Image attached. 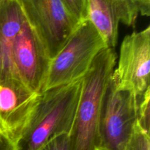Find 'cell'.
Listing matches in <instances>:
<instances>
[{"mask_svg":"<svg viewBox=\"0 0 150 150\" xmlns=\"http://www.w3.org/2000/svg\"><path fill=\"white\" fill-rule=\"evenodd\" d=\"M82 79L51 88L40 94L24 134L18 143V150H40L59 135H70L76 118Z\"/></svg>","mask_w":150,"mask_h":150,"instance_id":"1","label":"cell"},{"mask_svg":"<svg viewBox=\"0 0 150 150\" xmlns=\"http://www.w3.org/2000/svg\"><path fill=\"white\" fill-rule=\"evenodd\" d=\"M117 59L114 48L106 47L97 55L82 79L80 100L70 135V150H98L100 148L101 104Z\"/></svg>","mask_w":150,"mask_h":150,"instance_id":"2","label":"cell"},{"mask_svg":"<svg viewBox=\"0 0 150 150\" xmlns=\"http://www.w3.org/2000/svg\"><path fill=\"white\" fill-rule=\"evenodd\" d=\"M106 48L89 20L81 22L61 51L51 59L43 91L83 79L98 54Z\"/></svg>","mask_w":150,"mask_h":150,"instance_id":"3","label":"cell"},{"mask_svg":"<svg viewBox=\"0 0 150 150\" xmlns=\"http://www.w3.org/2000/svg\"><path fill=\"white\" fill-rule=\"evenodd\" d=\"M138 106L139 98L135 92L117 86L110 78L101 104L99 123L100 148L123 149L137 121Z\"/></svg>","mask_w":150,"mask_h":150,"instance_id":"4","label":"cell"},{"mask_svg":"<svg viewBox=\"0 0 150 150\" xmlns=\"http://www.w3.org/2000/svg\"><path fill=\"white\" fill-rule=\"evenodd\" d=\"M28 23L54 59L80 22L62 0H18Z\"/></svg>","mask_w":150,"mask_h":150,"instance_id":"5","label":"cell"},{"mask_svg":"<svg viewBox=\"0 0 150 150\" xmlns=\"http://www.w3.org/2000/svg\"><path fill=\"white\" fill-rule=\"evenodd\" d=\"M150 26L125 36L120 48L117 67L111 79L141 98L149 86Z\"/></svg>","mask_w":150,"mask_h":150,"instance_id":"6","label":"cell"},{"mask_svg":"<svg viewBox=\"0 0 150 150\" xmlns=\"http://www.w3.org/2000/svg\"><path fill=\"white\" fill-rule=\"evenodd\" d=\"M51 62L46 48L26 18L13 44V63L16 76L29 89L42 93Z\"/></svg>","mask_w":150,"mask_h":150,"instance_id":"7","label":"cell"},{"mask_svg":"<svg viewBox=\"0 0 150 150\" xmlns=\"http://www.w3.org/2000/svg\"><path fill=\"white\" fill-rule=\"evenodd\" d=\"M40 94L18 79L0 81V130L17 145L26 131Z\"/></svg>","mask_w":150,"mask_h":150,"instance_id":"8","label":"cell"},{"mask_svg":"<svg viewBox=\"0 0 150 150\" xmlns=\"http://www.w3.org/2000/svg\"><path fill=\"white\" fill-rule=\"evenodd\" d=\"M87 19L103 39L106 47L117 45L120 23L134 27L137 17L117 0H88Z\"/></svg>","mask_w":150,"mask_h":150,"instance_id":"9","label":"cell"},{"mask_svg":"<svg viewBox=\"0 0 150 150\" xmlns=\"http://www.w3.org/2000/svg\"><path fill=\"white\" fill-rule=\"evenodd\" d=\"M26 20L18 0L0 3V81L18 79L13 63L15 39Z\"/></svg>","mask_w":150,"mask_h":150,"instance_id":"10","label":"cell"},{"mask_svg":"<svg viewBox=\"0 0 150 150\" xmlns=\"http://www.w3.org/2000/svg\"><path fill=\"white\" fill-rule=\"evenodd\" d=\"M122 150H150L149 133L143 130L137 121L135 123L130 139Z\"/></svg>","mask_w":150,"mask_h":150,"instance_id":"11","label":"cell"},{"mask_svg":"<svg viewBox=\"0 0 150 150\" xmlns=\"http://www.w3.org/2000/svg\"><path fill=\"white\" fill-rule=\"evenodd\" d=\"M137 122L146 133H149L150 128V88L139 98Z\"/></svg>","mask_w":150,"mask_h":150,"instance_id":"12","label":"cell"},{"mask_svg":"<svg viewBox=\"0 0 150 150\" xmlns=\"http://www.w3.org/2000/svg\"><path fill=\"white\" fill-rule=\"evenodd\" d=\"M69 11L79 21L87 20L88 0H62Z\"/></svg>","mask_w":150,"mask_h":150,"instance_id":"13","label":"cell"},{"mask_svg":"<svg viewBox=\"0 0 150 150\" xmlns=\"http://www.w3.org/2000/svg\"><path fill=\"white\" fill-rule=\"evenodd\" d=\"M40 150H70V135H59L48 142Z\"/></svg>","mask_w":150,"mask_h":150,"instance_id":"14","label":"cell"},{"mask_svg":"<svg viewBox=\"0 0 150 150\" xmlns=\"http://www.w3.org/2000/svg\"><path fill=\"white\" fill-rule=\"evenodd\" d=\"M132 8L139 12V15L143 16H149L150 0H122Z\"/></svg>","mask_w":150,"mask_h":150,"instance_id":"15","label":"cell"},{"mask_svg":"<svg viewBox=\"0 0 150 150\" xmlns=\"http://www.w3.org/2000/svg\"><path fill=\"white\" fill-rule=\"evenodd\" d=\"M0 150H18V145L0 130Z\"/></svg>","mask_w":150,"mask_h":150,"instance_id":"16","label":"cell"},{"mask_svg":"<svg viewBox=\"0 0 150 150\" xmlns=\"http://www.w3.org/2000/svg\"><path fill=\"white\" fill-rule=\"evenodd\" d=\"M117 1H120V3H122V4H124V5H125V6H127V7H128L129 8H130V9H132V10H133V9L131 7H130V6H129V5H127V4H125V2H123V1H122V0H117ZM135 10V11H136V10ZM136 12H137V11H136Z\"/></svg>","mask_w":150,"mask_h":150,"instance_id":"17","label":"cell"},{"mask_svg":"<svg viewBox=\"0 0 150 150\" xmlns=\"http://www.w3.org/2000/svg\"><path fill=\"white\" fill-rule=\"evenodd\" d=\"M98 150H105V149H103V148H100V149H98Z\"/></svg>","mask_w":150,"mask_h":150,"instance_id":"18","label":"cell"},{"mask_svg":"<svg viewBox=\"0 0 150 150\" xmlns=\"http://www.w3.org/2000/svg\"><path fill=\"white\" fill-rule=\"evenodd\" d=\"M1 1H2V0H0V3H1Z\"/></svg>","mask_w":150,"mask_h":150,"instance_id":"19","label":"cell"}]
</instances>
